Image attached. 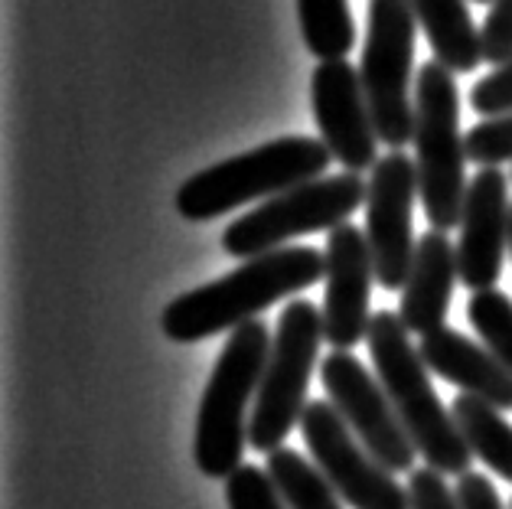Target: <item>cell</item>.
<instances>
[{
    "instance_id": "6da1fadb",
    "label": "cell",
    "mask_w": 512,
    "mask_h": 509,
    "mask_svg": "<svg viewBox=\"0 0 512 509\" xmlns=\"http://www.w3.org/2000/svg\"><path fill=\"white\" fill-rule=\"evenodd\" d=\"M323 275H327V258L317 248H274V252L245 258V265L226 278L180 294L177 301L164 307L160 327L173 343H196L226 330L232 333L235 327L255 320L261 310L278 304L281 297L317 284Z\"/></svg>"
},
{
    "instance_id": "7a4b0ae2",
    "label": "cell",
    "mask_w": 512,
    "mask_h": 509,
    "mask_svg": "<svg viewBox=\"0 0 512 509\" xmlns=\"http://www.w3.org/2000/svg\"><path fill=\"white\" fill-rule=\"evenodd\" d=\"M366 343L382 389L395 405L418 454L428 461V467L441 470V474L464 477L473 454L457 428L454 412L437 399L428 379L431 369L424 366L421 350L411 346V333L402 324V317L392 314V310L372 314Z\"/></svg>"
},
{
    "instance_id": "3957f363",
    "label": "cell",
    "mask_w": 512,
    "mask_h": 509,
    "mask_svg": "<svg viewBox=\"0 0 512 509\" xmlns=\"http://www.w3.org/2000/svg\"><path fill=\"white\" fill-rule=\"evenodd\" d=\"M271 353V333L261 320L235 327L212 366L196 418L193 461L206 477L229 480L242 467L248 428L245 408L258 395Z\"/></svg>"
},
{
    "instance_id": "277c9868",
    "label": "cell",
    "mask_w": 512,
    "mask_h": 509,
    "mask_svg": "<svg viewBox=\"0 0 512 509\" xmlns=\"http://www.w3.org/2000/svg\"><path fill=\"white\" fill-rule=\"evenodd\" d=\"M330 147L314 138H278L255 151L229 157L196 173L177 190V213L186 222H209L255 200H271L291 186L323 177L330 167Z\"/></svg>"
},
{
    "instance_id": "5b68a950",
    "label": "cell",
    "mask_w": 512,
    "mask_h": 509,
    "mask_svg": "<svg viewBox=\"0 0 512 509\" xmlns=\"http://www.w3.org/2000/svg\"><path fill=\"white\" fill-rule=\"evenodd\" d=\"M467 138L460 134V95L451 69L431 59L415 82V167L418 196L431 229L447 232L460 226L470 180Z\"/></svg>"
},
{
    "instance_id": "8992f818",
    "label": "cell",
    "mask_w": 512,
    "mask_h": 509,
    "mask_svg": "<svg viewBox=\"0 0 512 509\" xmlns=\"http://www.w3.org/2000/svg\"><path fill=\"white\" fill-rule=\"evenodd\" d=\"M320 340L323 310H317L310 301H291L281 310L265 376H261L255 395V415L252 425H248V444L255 451H278L281 441L294 431V425H301Z\"/></svg>"
},
{
    "instance_id": "52a82bcc",
    "label": "cell",
    "mask_w": 512,
    "mask_h": 509,
    "mask_svg": "<svg viewBox=\"0 0 512 509\" xmlns=\"http://www.w3.org/2000/svg\"><path fill=\"white\" fill-rule=\"evenodd\" d=\"M369 183L359 173H336V177H317L301 186H291L271 196L252 213H245L222 232V248L232 258H255L284 248V242L307 232L336 229L366 203Z\"/></svg>"
},
{
    "instance_id": "ba28073f",
    "label": "cell",
    "mask_w": 512,
    "mask_h": 509,
    "mask_svg": "<svg viewBox=\"0 0 512 509\" xmlns=\"http://www.w3.org/2000/svg\"><path fill=\"white\" fill-rule=\"evenodd\" d=\"M415 30L418 17L408 0H369V30L359 76L379 141L392 151H402L415 141V102H411Z\"/></svg>"
},
{
    "instance_id": "9c48e42d",
    "label": "cell",
    "mask_w": 512,
    "mask_h": 509,
    "mask_svg": "<svg viewBox=\"0 0 512 509\" xmlns=\"http://www.w3.org/2000/svg\"><path fill=\"white\" fill-rule=\"evenodd\" d=\"M301 431L314 464L343 496V503L353 509H411L408 487H402L392 470L366 451V444L349 431L333 402H307Z\"/></svg>"
},
{
    "instance_id": "30bf717a",
    "label": "cell",
    "mask_w": 512,
    "mask_h": 509,
    "mask_svg": "<svg viewBox=\"0 0 512 509\" xmlns=\"http://www.w3.org/2000/svg\"><path fill=\"white\" fill-rule=\"evenodd\" d=\"M320 382L327 399L343 415L349 431L366 444V451L385 464L392 474H405L418 457L408 431L398 418L395 405L385 395L382 382L369 376V369L349 350H336L320 363Z\"/></svg>"
},
{
    "instance_id": "8fae6325",
    "label": "cell",
    "mask_w": 512,
    "mask_h": 509,
    "mask_svg": "<svg viewBox=\"0 0 512 509\" xmlns=\"http://www.w3.org/2000/svg\"><path fill=\"white\" fill-rule=\"evenodd\" d=\"M418 196V167L402 151L385 154L369 177L366 193V242L376 265V281L385 291L405 288L415 239H411V206Z\"/></svg>"
},
{
    "instance_id": "7c38bea8",
    "label": "cell",
    "mask_w": 512,
    "mask_h": 509,
    "mask_svg": "<svg viewBox=\"0 0 512 509\" xmlns=\"http://www.w3.org/2000/svg\"><path fill=\"white\" fill-rule=\"evenodd\" d=\"M314 98V118L320 128V141L340 160L349 173H362L379 164V134L372 124V111L366 102L359 69L346 59L320 62L310 79Z\"/></svg>"
},
{
    "instance_id": "4fadbf2b",
    "label": "cell",
    "mask_w": 512,
    "mask_h": 509,
    "mask_svg": "<svg viewBox=\"0 0 512 509\" xmlns=\"http://www.w3.org/2000/svg\"><path fill=\"white\" fill-rule=\"evenodd\" d=\"M327 291H323V340L333 350H353L369 337V297L376 281V265L366 242V232L356 226L330 229L327 235Z\"/></svg>"
},
{
    "instance_id": "5bb4252c",
    "label": "cell",
    "mask_w": 512,
    "mask_h": 509,
    "mask_svg": "<svg viewBox=\"0 0 512 509\" xmlns=\"http://www.w3.org/2000/svg\"><path fill=\"white\" fill-rule=\"evenodd\" d=\"M509 177L499 167H480L470 177L460 213L457 271L464 288L486 291L499 281L509 248Z\"/></svg>"
},
{
    "instance_id": "9a60e30c",
    "label": "cell",
    "mask_w": 512,
    "mask_h": 509,
    "mask_svg": "<svg viewBox=\"0 0 512 509\" xmlns=\"http://www.w3.org/2000/svg\"><path fill=\"white\" fill-rule=\"evenodd\" d=\"M418 350L424 366L444 382H451L470 399L499 408V412H512V369L499 363L486 346H477L451 327H441L424 333Z\"/></svg>"
},
{
    "instance_id": "2e32d148",
    "label": "cell",
    "mask_w": 512,
    "mask_h": 509,
    "mask_svg": "<svg viewBox=\"0 0 512 509\" xmlns=\"http://www.w3.org/2000/svg\"><path fill=\"white\" fill-rule=\"evenodd\" d=\"M457 278V248L451 245V239L437 229L424 232L402 288V307H398V317H402L408 333L424 337V333L444 327Z\"/></svg>"
},
{
    "instance_id": "e0dca14e",
    "label": "cell",
    "mask_w": 512,
    "mask_h": 509,
    "mask_svg": "<svg viewBox=\"0 0 512 509\" xmlns=\"http://www.w3.org/2000/svg\"><path fill=\"white\" fill-rule=\"evenodd\" d=\"M434 59L451 72H473L483 62L480 30L464 0H408Z\"/></svg>"
},
{
    "instance_id": "ac0fdd59",
    "label": "cell",
    "mask_w": 512,
    "mask_h": 509,
    "mask_svg": "<svg viewBox=\"0 0 512 509\" xmlns=\"http://www.w3.org/2000/svg\"><path fill=\"white\" fill-rule=\"evenodd\" d=\"M451 412L470 454L490 467L496 477L512 483V425L503 418V412L480 399H470L464 392L454 399Z\"/></svg>"
},
{
    "instance_id": "d6986e66",
    "label": "cell",
    "mask_w": 512,
    "mask_h": 509,
    "mask_svg": "<svg viewBox=\"0 0 512 509\" xmlns=\"http://www.w3.org/2000/svg\"><path fill=\"white\" fill-rule=\"evenodd\" d=\"M268 477L291 509H343V496L333 490L323 470L291 448L268 454Z\"/></svg>"
},
{
    "instance_id": "ffe728a7",
    "label": "cell",
    "mask_w": 512,
    "mask_h": 509,
    "mask_svg": "<svg viewBox=\"0 0 512 509\" xmlns=\"http://www.w3.org/2000/svg\"><path fill=\"white\" fill-rule=\"evenodd\" d=\"M297 20L307 49L320 62L346 59L356 46V27L346 0H297Z\"/></svg>"
},
{
    "instance_id": "44dd1931",
    "label": "cell",
    "mask_w": 512,
    "mask_h": 509,
    "mask_svg": "<svg viewBox=\"0 0 512 509\" xmlns=\"http://www.w3.org/2000/svg\"><path fill=\"white\" fill-rule=\"evenodd\" d=\"M470 327L480 333V340L486 343L499 363L512 369V301L496 288L473 291L467 304Z\"/></svg>"
},
{
    "instance_id": "7402d4cb",
    "label": "cell",
    "mask_w": 512,
    "mask_h": 509,
    "mask_svg": "<svg viewBox=\"0 0 512 509\" xmlns=\"http://www.w3.org/2000/svg\"><path fill=\"white\" fill-rule=\"evenodd\" d=\"M226 503L229 509H291L268 477V470H258L252 464H242L226 480Z\"/></svg>"
},
{
    "instance_id": "603a6c76",
    "label": "cell",
    "mask_w": 512,
    "mask_h": 509,
    "mask_svg": "<svg viewBox=\"0 0 512 509\" xmlns=\"http://www.w3.org/2000/svg\"><path fill=\"white\" fill-rule=\"evenodd\" d=\"M467 157L480 167H499L512 160V111L486 118L467 131Z\"/></svg>"
},
{
    "instance_id": "cb8c5ba5",
    "label": "cell",
    "mask_w": 512,
    "mask_h": 509,
    "mask_svg": "<svg viewBox=\"0 0 512 509\" xmlns=\"http://www.w3.org/2000/svg\"><path fill=\"white\" fill-rule=\"evenodd\" d=\"M470 105L477 115L483 118H496V115H506L512 111V56L496 66V72L483 76L470 92Z\"/></svg>"
},
{
    "instance_id": "d4e9b609",
    "label": "cell",
    "mask_w": 512,
    "mask_h": 509,
    "mask_svg": "<svg viewBox=\"0 0 512 509\" xmlns=\"http://www.w3.org/2000/svg\"><path fill=\"white\" fill-rule=\"evenodd\" d=\"M408 500H411V509H460L457 490H451V483L434 467L411 470Z\"/></svg>"
},
{
    "instance_id": "484cf974",
    "label": "cell",
    "mask_w": 512,
    "mask_h": 509,
    "mask_svg": "<svg viewBox=\"0 0 512 509\" xmlns=\"http://www.w3.org/2000/svg\"><path fill=\"white\" fill-rule=\"evenodd\" d=\"M480 43H483V59L493 66H503L512 56V0H493L490 17L480 27Z\"/></svg>"
},
{
    "instance_id": "4316f807",
    "label": "cell",
    "mask_w": 512,
    "mask_h": 509,
    "mask_svg": "<svg viewBox=\"0 0 512 509\" xmlns=\"http://www.w3.org/2000/svg\"><path fill=\"white\" fill-rule=\"evenodd\" d=\"M457 500H460V509H503V500H499L493 483L483 474H473V470H467V474L460 477Z\"/></svg>"
},
{
    "instance_id": "83f0119b",
    "label": "cell",
    "mask_w": 512,
    "mask_h": 509,
    "mask_svg": "<svg viewBox=\"0 0 512 509\" xmlns=\"http://www.w3.org/2000/svg\"><path fill=\"white\" fill-rule=\"evenodd\" d=\"M509 252H512V222H509Z\"/></svg>"
},
{
    "instance_id": "f1b7e54d",
    "label": "cell",
    "mask_w": 512,
    "mask_h": 509,
    "mask_svg": "<svg viewBox=\"0 0 512 509\" xmlns=\"http://www.w3.org/2000/svg\"><path fill=\"white\" fill-rule=\"evenodd\" d=\"M473 4H493V0H473Z\"/></svg>"
},
{
    "instance_id": "f546056e",
    "label": "cell",
    "mask_w": 512,
    "mask_h": 509,
    "mask_svg": "<svg viewBox=\"0 0 512 509\" xmlns=\"http://www.w3.org/2000/svg\"><path fill=\"white\" fill-rule=\"evenodd\" d=\"M509 509H512V506H509Z\"/></svg>"
}]
</instances>
